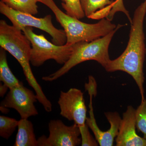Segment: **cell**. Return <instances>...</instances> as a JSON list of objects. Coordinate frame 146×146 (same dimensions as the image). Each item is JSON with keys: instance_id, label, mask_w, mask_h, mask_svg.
<instances>
[{"instance_id": "obj_1", "label": "cell", "mask_w": 146, "mask_h": 146, "mask_svg": "<svg viewBox=\"0 0 146 146\" xmlns=\"http://www.w3.org/2000/svg\"><path fill=\"white\" fill-rule=\"evenodd\" d=\"M146 13V1L145 0L134 11L129 39L125 50L117 58L110 60L104 68L109 72L121 71L130 75L138 86L141 101L145 99L143 65L146 48L144 21Z\"/></svg>"}, {"instance_id": "obj_2", "label": "cell", "mask_w": 146, "mask_h": 146, "mask_svg": "<svg viewBox=\"0 0 146 146\" xmlns=\"http://www.w3.org/2000/svg\"><path fill=\"white\" fill-rule=\"evenodd\" d=\"M0 46L13 56L20 63L27 81L34 90L37 100L46 112H51V102L45 96L32 71L30 62L31 43L26 35L21 30L8 25L4 20H1Z\"/></svg>"}, {"instance_id": "obj_3", "label": "cell", "mask_w": 146, "mask_h": 146, "mask_svg": "<svg viewBox=\"0 0 146 146\" xmlns=\"http://www.w3.org/2000/svg\"><path fill=\"white\" fill-rule=\"evenodd\" d=\"M38 2L46 6L54 13L56 21L64 29L67 45L91 42L105 36L117 27L107 18H102L99 22L95 24L81 22L79 19L64 13L53 0H39Z\"/></svg>"}, {"instance_id": "obj_4", "label": "cell", "mask_w": 146, "mask_h": 146, "mask_svg": "<svg viewBox=\"0 0 146 146\" xmlns=\"http://www.w3.org/2000/svg\"><path fill=\"white\" fill-rule=\"evenodd\" d=\"M125 25L119 24L117 28L108 34L91 42L76 43L74 51L68 61L56 72L43 77L42 80L46 82L54 81L67 74L76 65L88 60H95L105 68L111 60L108 50L111 40L116 32Z\"/></svg>"}, {"instance_id": "obj_5", "label": "cell", "mask_w": 146, "mask_h": 146, "mask_svg": "<svg viewBox=\"0 0 146 146\" xmlns=\"http://www.w3.org/2000/svg\"><path fill=\"white\" fill-rule=\"evenodd\" d=\"M21 31L31 43V64L33 66H42L47 60H54L64 65L70 59L74 51L75 44L59 46L52 43L43 35H37L31 27H26Z\"/></svg>"}, {"instance_id": "obj_6", "label": "cell", "mask_w": 146, "mask_h": 146, "mask_svg": "<svg viewBox=\"0 0 146 146\" xmlns=\"http://www.w3.org/2000/svg\"><path fill=\"white\" fill-rule=\"evenodd\" d=\"M0 12L10 20L12 25L21 30L26 27L36 28L50 35L52 43L55 44L62 46L66 44L67 39L65 31L54 26L51 15H46L44 18H36L31 14L14 10L1 1H0Z\"/></svg>"}, {"instance_id": "obj_7", "label": "cell", "mask_w": 146, "mask_h": 146, "mask_svg": "<svg viewBox=\"0 0 146 146\" xmlns=\"http://www.w3.org/2000/svg\"><path fill=\"white\" fill-rule=\"evenodd\" d=\"M49 134L37 139L38 146H76L81 144L79 127L74 123L65 125L61 120H52L48 124Z\"/></svg>"}, {"instance_id": "obj_8", "label": "cell", "mask_w": 146, "mask_h": 146, "mask_svg": "<svg viewBox=\"0 0 146 146\" xmlns=\"http://www.w3.org/2000/svg\"><path fill=\"white\" fill-rule=\"evenodd\" d=\"M58 104L62 117L73 121L79 127L86 125L87 108L81 90L73 88L67 92L61 91Z\"/></svg>"}, {"instance_id": "obj_9", "label": "cell", "mask_w": 146, "mask_h": 146, "mask_svg": "<svg viewBox=\"0 0 146 146\" xmlns=\"http://www.w3.org/2000/svg\"><path fill=\"white\" fill-rule=\"evenodd\" d=\"M36 94L24 86L22 83L19 86L9 89L1 106L15 109L19 113L21 119H28L38 115L35 105L37 102Z\"/></svg>"}, {"instance_id": "obj_10", "label": "cell", "mask_w": 146, "mask_h": 146, "mask_svg": "<svg viewBox=\"0 0 146 146\" xmlns=\"http://www.w3.org/2000/svg\"><path fill=\"white\" fill-rule=\"evenodd\" d=\"M136 109L128 106L123 113L119 133L116 138L117 146H146V140L136 131Z\"/></svg>"}, {"instance_id": "obj_11", "label": "cell", "mask_w": 146, "mask_h": 146, "mask_svg": "<svg viewBox=\"0 0 146 146\" xmlns=\"http://www.w3.org/2000/svg\"><path fill=\"white\" fill-rule=\"evenodd\" d=\"M14 146H38L33 125L28 119L19 120Z\"/></svg>"}, {"instance_id": "obj_12", "label": "cell", "mask_w": 146, "mask_h": 146, "mask_svg": "<svg viewBox=\"0 0 146 146\" xmlns=\"http://www.w3.org/2000/svg\"><path fill=\"white\" fill-rule=\"evenodd\" d=\"M104 114L110 124V128L106 131H103L98 143L101 146H113L119 133L121 118L117 112H106Z\"/></svg>"}, {"instance_id": "obj_13", "label": "cell", "mask_w": 146, "mask_h": 146, "mask_svg": "<svg viewBox=\"0 0 146 146\" xmlns=\"http://www.w3.org/2000/svg\"><path fill=\"white\" fill-rule=\"evenodd\" d=\"M6 50L1 48L0 50V81L9 89L19 86L23 82L16 78L11 70L7 59Z\"/></svg>"}, {"instance_id": "obj_14", "label": "cell", "mask_w": 146, "mask_h": 146, "mask_svg": "<svg viewBox=\"0 0 146 146\" xmlns=\"http://www.w3.org/2000/svg\"><path fill=\"white\" fill-rule=\"evenodd\" d=\"M10 8L20 12L35 15L38 13L37 0H2Z\"/></svg>"}, {"instance_id": "obj_15", "label": "cell", "mask_w": 146, "mask_h": 146, "mask_svg": "<svg viewBox=\"0 0 146 146\" xmlns=\"http://www.w3.org/2000/svg\"><path fill=\"white\" fill-rule=\"evenodd\" d=\"M80 3L85 16L89 18L92 14L110 5L114 1L110 0H80Z\"/></svg>"}, {"instance_id": "obj_16", "label": "cell", "mask_w": 146, "mask_h": 146, "mask_svg": "<svg viewBox=\"0 0 146 146\" xmlns=\"http://www.w3.org/2000/svg\"><path fill=\"white\" fill-rule=\"evenodd\" d=\"M19 121L13 118L0 116V136L8 139L18 127Z\"/></svg>"}, {"instance_id": "obj_17", "label": "cell", "mask_w": 146, "mask_h": 146, "mask_svg": "<svg viewBox=\"0 0 146 146\" xmlns=\"http://www.w3.org/2000/svg\"><path fill=\"white\" fill-rule=\"evenodd\" d=\"M61 5L66 13L69 16L82 19L85 16L80 0H61Z\"/></svg>"}, {"instance_id": "obj_18", "label": "cell", "mask_w": 146, "mask_h": 146, "mask_svg": "<svg viewBox=\"0 0 146 146\" xmlns=\"http://www.w3.org/2000/svg\"><path fill=\"white\" fill-rule=\"evenodd\" d=\"M136 127L137 130L143 134L146 140V98L141 101V104L136 109Z\"/></svg>"}, {"instance_id": "obj_19", "label": "cell", "mask_w": 146, "mask_h": 146, "mask_svg": "<svg viewBox=\"0 0 146 146\" xmlns=\"http://www.w3.org/2000/svg\"><path fill=\"white\" fill-rule=\"evenodd\" d=\"M81 135L82 146H96L99 144L96 138L90 133L89 127L86 123L83 126L79 127Z\"/></svg>"}, {"instance_id": "obj_20", "label": "cell", "mask_w": 146, "mask_h": 146, "mask_svg": "<svg viewBox=\"0 0 146 146\" xmlns=\"http://www.w3.org/2000/svg\"><path fill=\"white\" fill-rule=\"evenodd\" d=\"M9 88L7 86H6L4 84H1V86H0V96L1 97H3L4 96L7 92L8 91Z\"/></svg>"}, {"instance_id": "obj_21", "label": "cell", "mask_w": 146, "mask_h": 146, "mask_svg": "<svg viewBox=\"0 0 146 146\" xmlns=\"http://www.w3.org/2000/svg\"><path fill=\"white\" fill-rule=\"evenodd\" d=\"M0 108H1V111L3 113H7L8 112V108L3 107V106H0Z\"/></svg>"}, {"instance_id": "obj_22", "label": "cell", "mask_w": 146, "mask_h": 146, "mask_svg": "<svg viewBox=\"0 0 146 146\" xmlns=\"http://www.w3.org/2000/svg\"><path fill=\"white\" fill-rule=\"evenodd\" d=\"M37 1H38V2H39V0H37Z\"/></svg>"}, {"instance_id": "obj_23", "label": "cell", "mask_w": 146, "mask_h": 146, "mask_svg": "<svg viewBox=\"0 0 146 146\" xmlns=\"http://www.w3.org/2000/svg\"></svg>"}, {"instance_id": "obj_24", "label": "cell", "mask_w": 146, "mask_h": 146, "mask_svg": "<svg viewBox=\"0 0 146 146\" xmlns=\"http://www.w3.org/2000/svg\"><path fill=\"white\" fill-rule=\"evenodd\" d=\"M1 1H2V0H1Z\"/></svg>"}, {"instance_id": "obj_25", "label": "cell", "mask_w": 146, "mask_h": 146, "mask_svg": "<svg viewBox=\"0 0 146 146\" xmlns=\"http://www.w3.org/2000/svg\"></svg>"}]
</instances>
